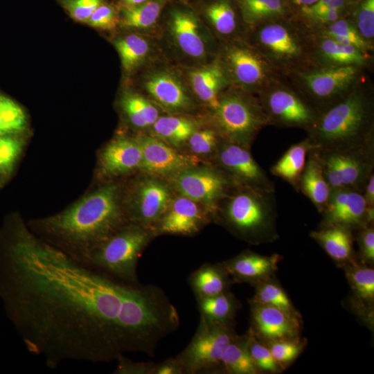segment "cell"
<instances>
[{"label":"cell","mask_w":374,"mask_h":374,"mask_svg":"<svg viewBox=\"0 0 374 374\" xmlns=\"http://www.w3.org/2000/svg\"><path fill=\"white\" fill-rule=\"evenodd\" d=\"M172 200L165 183L154 177L143 179L135 186L128 220L154 229Z\"/></svg>","instance_id":"17"},{"label":"cell","mask_w":374,"mask_h":374,"mask_svg":"<svg viewBox=\"0 0 374 374\" xmlns=\"http://www.w3.org/2000/svg\"><path fill=\"white\" fill-rule=\"evenodd\" d=\"M200 318L211 323H230L238 309L233 296L224 293L207 297L197 298Z\"/></svg>","instance_id":"35"},{"label":"cell","mask_w":374,"mask_h":374,"mask_svg":"<svg viewBox=\"0 0 374 374\" xmlns=\"http://www.w3.org/2000/svg\"><path fill=\"white\" fill-rule=\"evenodd\" d=\"M289 6L294 13V10L296 11L299 9L312 5L317 0H286Z\"/></svg>","instance_id":"53"},{"label":"cell","mask_w":374,"mask_h":374,"mask_svg":"<svg viewBox=\"0 0 374 374\" xmlns=\"http://www.w3.org/2000/svg\"><path fill=\"white\" fill-rule=\"evenodd\" d=\"M117 186L108 184L66 210L30 223L42 240L87 265L92 251L127 224Z\"/></svg>","instance_id":"2"},{"label":"cell","mask_w":374,"mask_h":374,"mask_svg":"<svg viewBox=\"0 0 374 374\" xmlns=\"http://www.w3.org/2000/svg\"><path fill=\"white\" fill-rule=\"evenodd\" d=\"M170 1L147 0L133 6L121 8L119 28L157 37L161 14Z\"/></svg>","instance_id":"27"},{"label":"cell","mask_w":374,"mask_h":374,"mask_svg":"<svg viewBox=\"0 0 374 374\" xmlns=\"http://www.w3.org/2000/svg\"><path fill=\"white\" fill-rule=\"evenodd\" d=\"M215 157L219 168L235 185L275 193L274 184L253 159L249 148L222 139Z\"/></svg>","instance_id":"13"},{"label":"cell","mask_w":374,"mask_h":374,"mask_svg":"<svg viewBox=\"0 0 374 374\" xmlns=\"http://www.w3.org/2000/svg\"><path fill=\"white\" fill-rule=\"evenodd\" d=\"M321 226L340 225L357 231L373 224L374 207H368L362 193L353 189L331 190L328 203L321 213Z\"/></svg>","instance_id":"16"},{"label":"cell","mask_w":374,"mask_h":374,"mask_svg":"<svg viewBox=\"0 0 374 374\" xmlns=\"http://www.w3.org/2000/svg\"><path fill=\"white\" fill-rule=\"evenodd\" d=\"M170 1H183V2H185V3H189V4H192L196 0H170Z\"/></svg>","instance_id":"55"},{"label":"cell","mask_w":374,"mask_h":374,"mask_svg":"<svg viewBox=\"0 0 374 374\" xmlns=\"http://www.w3.org/2000/svg\"><path fill=\"white\" fill-rule=\"evenodd\" d=\"M281 21H270L256 26L258 30L256 42L262 50L274 60L283 62L293 61L301 55V47Z\"/></svg>","instance_id":"25"},{"label":"cell","mask_w":374,"mask_h":374,"mask_svg":"<svg viewBox=\"0 0 374 374\" xmlns=\"http://www.w3.org/2000/svg\"><path fill=\"white\" fill-rule=\"evenodd\" d=\"M191 6L219 43L238 38L246 26L235 0H196Z\"/></svg>","instance_id":"19"},{"label":"cell","mask_w":374,"mask_h":374,"mask_svg":"<svg viewBox=\"0 0 374 374\" xmlns=\"http://www.w3.org/2000/svg\"><path fill=\"white\" fill-rule=\"evenodd\" d=\"M184 373L182 366L177 358H170L159 364H156L154 374H181Z\"/></svg>","instance_id":"51"},{"label":"cell","mask_w":374,"mask_h":374,"mask_svg":"<svg viewBox=\"0 0 374 374\" xmlns=\"http://www.w3.org/2000/svg\"><path fill=\"white\" fill-rule=\"evenodd\" d=\"M222 138L217 130L210 127H199L190 136L187 142L190 150L197 154H215Z\"/></svg>","instance_id":"45"},{"label":"cell","mask_w":374,"mask_h":374,"mask_svg":"<svg viewBox=\"0 0 374 374\" xmlns=\"http://www.w3.org/2000/svg\"><path fill=\"white\" fill-rule=\"evenodd\" d=\"M311 149L345 150L374 146L373 103L364 91L347 93L321 112L307 132Z\"/></svg>","instance_id":"3"},{"label":"cell","mask_w":374,"mask_h":374,"mask_svg":"<svg viewBox=\"0 0 374 374\" xmlns=\"http://www.w3.org/2000/svg\"><path fill=\"white\" fill-rule=\"evenodd\" d=\"M157 38L165 57L180 68L213 61L220 46L193 6L180 1L166 6Z\"/></svg>","instance_id":"4"},{"label":"cell","mask_w":374,"mask_h":374,"mask_svg":"<svg viewBox=\"0 0 374 374\" xmlns=\"http://www.w3.org/2000/svg\"><path fill=\"white\" fill-rule=\"evenodd\" d=\"M172 177L174 186L180 195L205 204L212 213L217 211L220 201L235 185L219 167L193 166Z\"/></svg>","instance_id":"12"},{"label":"cell","mask_w":374,"mask_h":374,"mask_svg":"<svg viewBox=\"0 0 374 374\" xmlns=\"http://www.w3.org/2000/svg\"><path fill=\"white\" fill-rule=\"evenodd\" d=\"M217 58L230 84L242 91L260 89L269 77V66L259 51L238 37L220 42Z\"/></svg>","instance_id":"9"},{"label":"cell","mask_w":374,"mask_h":374,"mask_svg":"<svg viewBox=\"0 0 374 374\" xmlns=\"http://www.w3.org/2000/svg\"><path fill=\"white\" fill-rule=\"evenodd\" d=\"M267 345L273 357L281 367L294 361L303 350V343L297 339L268 341Z\"/></svg>","instance_id":"46"},{"label":"cell","mask_w":374,"mask_h":374,"mask_svg":"<svg viewBox=\"0 0 374 374\" xmlns=\"http://www.w3.org/2000/svg\"><path fill=\"white\" fill-rule=\"evenodd\" d=\"M123 71L134 75L154 60L163 55L156 37L127 31L113 40Z\"/></svg>","instance_id":"22"},{"label":"cell","mask_w":374,"mask_h":374,"mask_svg":"<svg viewBox=\"0 0 374 374\" xmlns=\"http://www.w3.org/2000/svg\"><path fill=\"white\" fill-rule=\"evenodd\" d=\"M155 233L152 228L127 223L92 251L87 266L121 281L139 283L138 260Z\"/></svg>","instance_id":"7"},{"label":"cell","mask_w":374,"mask_h":374,"mask_svg":"<svg viewBox=\"0 0 374 374\" xmlns=\"http://www.w3.org/2000/svg\"><path fill=\"white\" fill-rule=\"evenodd\" d=\"M310 235L335 261L346 262L353 260V231L340 225L323 226L312 231Z\"/></svg>","instance_id":"31"},{"label":"cell","mask_w":374,"mask_h":374,"mask_svg":"<svg viewBox=\"0 0 374 374\" xmlns=\"http://www.w3.org/2000/svg\"><path fill=\"white\" fill-rule=\"evenodd\" d=\"M105 0H56L74 21L86 24L96 9Z\"/></svg>","instance_id":"47"},{"label":"cell","mask_w":374,"mask_h":374,"mask_svg":"<svg viewBox=\"0 0 374 374\" xmlns=\"http://www.w3.org/2000/svg\"><path fill=\"white\" fill-rule=\"evenodd\" d=\"M326 30V38L341 44L353 45L362 51L368 48L365 39L359 34L354 23L344 17L328 24Z\"/></svg>","instance_id":"40"},{"label":"cell","mask_w":374,"mask_h":374,"mask_svg":"<svg viewBox=\"0 0 374 374\" xmlns=\"http://www.w3.org/2000/svg\"><path fill=\"white\" fill-rule=\"evenodd\" d=\"M209 114L211 125L222 139L249 149L269 125L260 100L232 85L222 92L217 107Z\"/></svg>","instance_id":"6"},{"label":"cell","mask_w":374,"mask_h":374,"mask_svg":"<svg viewBox=\"0 0 374 374\" xmlns=\"http://www.w3.org/2000/svg\"><path fill=\"white\" fill-rule=\"evenodd\" d=\"M22 149V143L9 135L0 136V172H8L12 167Z\"/></svg>","instance_id":"48"},{"label":"cell","mask_w":374,"mask_h":374,"mask_svg":"<svg viewBox=\"0 0 374 374\" xmlns=\"http://www.w3.org/2000/svg\"><path fill=\"white\" fill-rule=\"evenodd\" d=\"M142 159V149L136 138L118 136L103 149L100 166L106 175L116 176L140 169Z\"/></svg>","instance_id":"24"},{"label":"cell","mask_w":374,"mask_h":374,"mask_svg":"<svg viewBox=\"0 0 374 374\" xmlns=\"http://www.w3.org/2000/svg\"><path fill=\"white\" fill-rule=\"evenodd\" d=\"M246 336L248 350L258 371L278 372L282 368L273 357L265 342L258 339L250 330Z\"/></svg>","instance_id":"43"},{"label":"cell","mask_w":374,"mask_h":374,"mask_svg":"<svg viewBox=\"0 0 374 374\" xmlns=\"http://www.w3.org/2000/svg\"><path fill=\"white\" fill-rule=\"evenodd\" d=\"M220 367L232 374H256V366L247 346L246 336H235L226 347L220 361Z\"/></svg>","instance_id":"36"},{"label":"cell","mask_w":374,"mask_h":374,"mask_svg":"<svg viewBox=\"0 0 374 374\" xmlns=\"http://www.w3.org/2000/svg\"><path fill=\"white\" fill-rule=\"evenodd\" d=\"M118 105L127 123L135 129H150L161 116L160 107L139 91L124 89Z\"/></svg>","instance_id":"28"},{"label":"cell","mask_w":374,"mask_h":374,"mask_svg":"<svg viewBox=\"0 0 374 374\" xmlns=\"http://www.w3.org/2000/svg\"><path fill=\"white\" fill-rule=\"evenodd\" d=\"M252 328L250 331L265 342L297 339L299 321L296 312L251 303Z\"/></svg>","instance_id":"21"},{"label":"cell","mask_w":374,"mask_h":374,"mask_svg":"<svg viewBox=\"0 0 374 374\" xmlns=\"http://www.w3.org/2000/svg\"><path fill=\"white\" fill-rule=\"evenodd\" d=\"M357 242L360 253L366 262L374 261V228L373 224H366L357 230Z\"/></svg>","instance_id":"49"},{"label":"cell","mask_w":374,"mask_h":374,"mask_svg":"<svg viewBox=\"0 0 374 374\" xmlns=\"http://www.w3.org/2000/svg\"><path fill=\"white\" fill-rule=\"evenodd\" d=\"M260 102L269 125L300 127L306 132L312 128L321 113L308 100L283 88L269 91Z\"/></svg>","instance_id":"14"},{"label":"cell","mask_w":374,"mask_h":374,"mask_svg":"<svg viewBox=\"0 0 374 374\" xmlns=\"http://www.w3.org/2000/svg\"><path fill=\"white\" fill-rule=\"evenodd\" d=\"M299 192L307 197L320 213L325 208L331 193L317 154L312 149L307 155L299 184Z\"/></svg>","instance_id":"29"},{"label":"cell","mask_w":374,"mask_h":374,"mask_svg":"<svg viewBox=\"0 0 374 374\" xmlns=\"http://www.w3.org/2000/svg\"><path fill=\"white\" fill-rule=\"evenodd\" d=\"M324 176L331 190L347 188L363 193L374 172V146L345 150H317Z\"/></svg>","instance_id":"11"},{"label":"cell","mask_w":374,"mask_h":374,"mask_svg":"<svg viewBox=\"0 0 374 374\" xmlns=\"http://www.w3.org/2000/svg\"><path fill=\"white\" fill-rule=\"evenodd\" d=\"M321 53L324 58L338 64V66L359 65L365 60L362 51L355 46L337 42L326 38L320 46Z\"/></svg>","instance_id":"37"},{"label":"cell","mask_w":374,"mask_h":374,"mask_svg":"<svg viewBox=\"0 0 374 374\" xmlns=\"http://www.w3.org/2000/svg\"><path fill=\"white\" fill-rule=\"evenodd\" d=\"M280 259L278 254L266 256L247 251L220 265L235 281L258 283L269 278Z\"/></svg>","instance_id":"26"},{"label":"cell","mask_w":374,"mask_h":374,"mask_svg":"<svg viewBox=\"0 0 374 374\" xmlns=\"http://www.w3.org/2000/svg\"><path fill=\"white\" fill-rule=\"evenodd\" d=\"M116 374H154L155 364L153 362H134L124 355L117 360Z\"/></svg>","instance_id":"50"},{"label":"cell","mask_w":374,"mask_h":374,"mask_svg":"<svg viewBox=\"0 0 374 374\" xmlns=\"http://www.w3.org/2000/svg\"><path fill=\"white\" fill-rule=\"evenodd\" d=\"M362 194L367 206L374 207V172L369 176Z\"/></svg>","instance_id":"52"},{"label":"cell","mask_w":374,"mask_h":374,"mask_svg":"<svg viewBox=\"0 0 374 374\" xmlns=\"http://www.w3.org/2000/svg\"><path fill=\"white\" fill-rule=\"evenodd\" d=\"M225 224L234 232L255 242L271 241L277 236L275 193L234 185L220 201Z\"/></svg>","instance_id":"5"},{"label":"cell","mask_w":374,"mask_h":374,"mask_svg":"<svg viewBox=\"0 0 374 374\" xmlns=\"http://www.w3.org/2000/svg\"><path fill=\"white\" fill-rule=\"evenodd\" d=\"M311 145L305 138L291 145L271 166L270 172L299 192V184Z\"/></svg>","instance_id":"32"},{"label":"cell","mask_w":374,"mask_h":374,"mask_svg":"<svg viewBox=\"0 0 374 374\" xmlns=\"http://www.w3.org/2000/svg\"><path fill=\"white\" fill-rule=\"evenodd\" d=\"M26 126L23 109L11 98L0 93V136L19 132Z\"/></svg>","instance_id":"38"},{"label":"cell","mask_w":374,"mask_h":374,"mask_svg":"<svg viewBox=\"0 0 374 374\" xmlns=\"http://www.w3.org/2000/svg\"><path fill=\"white\" fill-rule=\"evenodd\" d=\"M0 241V299L27 350L53 369L66 361L154 356L179 326L155 285L127 283L82 264L36 237L19 219Z\"/></svg>","instance_id":"1"},{"label":"cell","mask_w":374,"mask_h":374,"mask_svg":"<svg viewBox=\"0 0 374 374\" xmlns=\"http://www.w3.org/2000/svg\"><path fill=\"white\" fill-rule=\"evenodd\" d=\"M136 139L143 154L140 169L149 175L173 176L197 163L195 157L175 150L154 136L141 135Z\"/></svg>","instance_id":"18"},{"label":"cell","mask_w":374,"mask_h":374,"mask_svg":"<svg viewBox=\"0 0 374 374\" xmlns=\"http://www.w3.org/2000/svg\"><path fill=\"white\" fill-rule=\"evenodd\" d=\"M135 75H138L136 85L139 91L161 109L180 115H188L196 110L199 103L181 69L164 55Z\"/></svg>","instance_id":"8"},{"label":"cell","mask_w":374,"mask_h":374,"mask_svg":"<svg viewBox=\"0 0 374 374\" xmlns=\"http://www.w3.org/2000/svg\"><path fill=\"white\" fill-rule=\"evenodd\" d=\"M350 15L355 27L364 39L374 36V0H357Z\"/></svg>","instance_id":"44"},{"label":"cell","mask_w":374,"mask_h":374,"mask_svg":"<svg viewBox=\"0 0 374 374\" xmlns=\"http://www.w3.org/2000/svg\"><path fill=\"white\" fill-rule=\"evenodd\" d=\"M346 276L356 296L364 302L374 299V270L353 265L346 270Z\"/></svg>","instance_id":"41"},{"label":"cell","mask_w":374,"mask_h":374,"mask_svg":"<svg viewBox=\"0 0 374 374\" xmlns=\"http://www.w3.org/2000/svg\"><path fill=\"white\" fill-rule=\"evenodd\" d=\"M180 69L195 98L209 112L217 107L222 92L231 85L217 56L207 64Z\"/></svg>","instance_id":"20"},{"label":"cell","mask_w":374,"mask_h":374,"mask_svg":"<svg viewBox=\"0 0 374 374\" xmlns=\"http://www.w3.org/2000/svg\"><path fill=\"white\" fill-rule=\"evenodd\" d=\"M204 222L197 202L180 195L171 201L154 229L156 233L190 235L197 232Z\"/></svg>","instance_id":"23"},{"label":"cell","mask_w":374,"mask_h":374,"mask_svg":"<svg viewBox=\"0 0 374 374\" xmlns=\"http://www.w3.org/2000/svg\"><path fill=\"white\" fill-rule=\"evenodd\" d=\"M199 125L197 120L188 115H161L150 130L152 136L168 144L179 146L188 141Z\"/></svg>","instance_id":"33"},{"label":"cell","mask_w":374,"mask_h":374,"mask_svg":"<svg viewBox=\"0 0 374 374\" xmlns=\"http://www.w3.org/2000/svg\"><path fill=\"white\" fill-rule=\"evenodd\" d=\"M120 8L116 1L105 0L93 12L86 24L101 30L119 28Z\"/></svg>","instance_id":"42"},{"label":"cell","mask_w":374,"mask_h":374,"mask_svg":"<svg viewBox=\"0 0 374 374\" xmlns=\"http://www.w3.org/2000/svg\"><path fill=\"white\" fill-rule=\"evenodd\" d=\"M357 65L336 66L303 74L308 101L320 112L341 100L356 80Z\"/></svg>","instance_id":"15"},{"label":"cell","mask_w":374,"mask_h":374,"mask_svg":"<svg viewBox=\"0 0 374 374\" xmlns=\"http://www.w3.org/2000/svg\"><path fill=\"white\" fill-rule=\"evenodd\" d=\"M235 336L231 322L211 323L200 318L191 341L177 356L184 373H205L220 367L223 353Z\"/></svg>","instance_id":"10"},{"label":"cell","mask_w":374,"mask_h":374,"mask_svg":"<svg viewBox=\"0 0 374 374\" xmlns=\"http://www.w3.org/2000/svg\"><path fill=\"white\" fill-rule=\"evenodd\" d=\"M229 277L220 264L208 263L193 272L188 282L197 299L227 292Z\"/></svg>","instance_id":"34"},{"label":"cell","mask_w":374,"mask_h":374,"mask_svg":"<svg viewBox=\"0 0 374 374\" xmlns=\"http://www.w3.org/2000/svg\"><path fill=\"white\" fill-rule=\"evenodd\" d=\"M245 26H257L287 18L293 13L286 0H235Z\"/></svg>","instance_id":"30"},{"label":"cell","mask_w":374,"mask_h":374,"mask_svg":"<svg viewBox=\"0 0 374 374\" xmlns=\"http://www.w3.org/2000/svg\"><path fill=\"white\" fill-rule=\"evenodd\" d=\"M251 303L276 307L283 310L296 312L289 297L277 283L268 278L258 282L256 293Z\"/></svg>","instance_id":"39"},{"label":"cell","mask_w":374,"mask_h":374,"mask_svg":"<svg viewBox=\"0 0 374 374\" xmlns=\"http://www.w3.org/2000/svg\"><path fill=\"white\" fill-rule=\"evenodd\" d=\"M353 1H356V0H353Z\"/></svg>","instance_id":"56"},{"label":"cell","mask_w":374,"mask_h":374,"mask_svg":"<svg viewBox=\"0 0 374 374\" xmlns=\"http://www.w3.org/2000/svg\"><path fill=\"white\" fill-rule=\"evenodd\" d=\"M146 1L147 0H116V3L120 9L122 8L133 6Z\"/></svg>","instance_id":"54"}]
</instances>
